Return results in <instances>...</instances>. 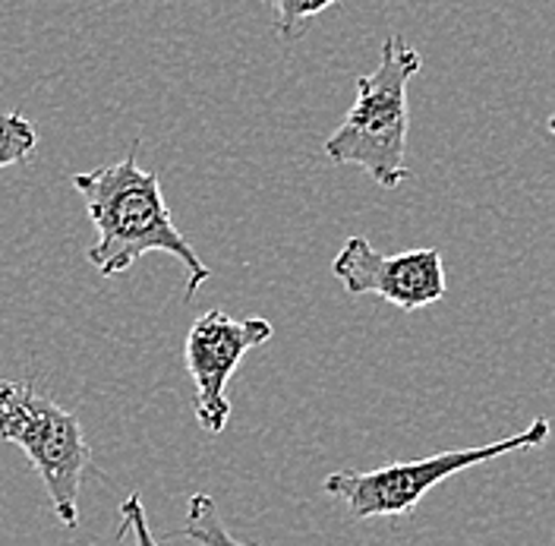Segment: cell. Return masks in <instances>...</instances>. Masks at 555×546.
Segmentation results:
<instances>
[{
    "instance_id": "6da1fadb",
    "label": "cell",
    "mask_w": 555,
    "mask_h": 546,
    "mask_svg": "<svg viewBox=\"0 0 555 546\" xmlns=\"http://www.w3.org/2000/svg\"><path fill=\"white\" fill-rule=\"evenodd\" d=\"M73 187L82 196L92 225L99 228V240L89 246L86 259L104 278L127 272L145 253H171L186 272L183 301L199 294V288L211 278V269L173 225L171 208L162 193V177L139 165L137 142L117 165L73 174Z\"/></svg>"
},
{
    "instance_id": "7a4b0ae2",
    "label": "cell",
    "mask_w": 555,
    "mask_h": 546,
    "mask_svg": "<svg viewBox=\"0 0 555 546\" xmlns=\"http://www.w3.org/2000/svg\"><path fill=\"white\" fill-rule=\"evenodd\" d=\"M423 67V58L401 38L382 41L379 67L357 79V99L341 127L325 139V158L353 165L370 174L385 190H398L411 172L408 155V82Z\"/></svg>"
},
{
    "instance_id": "3957f363",
    "label": "cell",
    "mask_w": 555,
    "mask_h": 546,
    "mask_svg": "<svg viewBox=\"0 0 555 546\" xmlns=\"http://www.w3.org/2000/svg\"><path fill=\"white\" fill-rule=\"evenodd\" d=\"M553 433V423L546 417L530 420L512 436H502L495 443L467 445V448H449L436 452L429 458H414V461H395L382 465L376 471H335L328 474L322 490L345 503L350 521H370V518H408L429 490L446 483L454 474H464L477 465L495 461L512 452H530L546 445Z\"/></svg>"
},
{
    "instance_id": "277c9868",
    "label": "cell",
    "mask_w": 555,
    "mask_h": 546,
    "mask_svg": "<svg viewBox=\"0 0 555 546\" xmlns=\"http://www.w3.org/2000/svg\"><path fill=\"white\" fill-rule=\"evenodd\" d=\"M0 440L26 452L64 528L79 524V493L92 448L73 410L38 392L29 379L0 382Z\"/></svg>"
},
{
    "instance_id": "5b68a950",
    "label": "cell",
    "mask_w": 555,
    "mask_h": 546,
    "mask_svg": "<svg viewBox=\"0 0 555 546\" xmlns=\"http://www.w3.org/2000/svg\"><path fill=\"white\" fill-rule=\"evenodd\" d=\"M275 335L272 322L262 316L234 319L224 309L203 313L183 344L186 373L196 385V420L206 433H224L231 420V402H228V382L241 360L259 344Z\"/></svg>"
},
{
    "instance_id": "8992f818",
    "label": "cell",
    "mask_w": 555,
    "mask_h": 546,
    "mask_svg": "<svg viewBox=\"0 0 555 546\" xmlns=\"http://www.w3.org/2000/svg\"><path fill=\"white\" fill-rule=\"evenodd\" d=\"M332 272L345 284L347 294H376L404 313L433 307L449 291L442 253L433 246L385 256L366 238H347L341 253L332 259Z\"/></svg>"
},
{
    "instance_id": "52a82bcc",
    "label": "cell",
    "mask_w": 555,
    "mask_h": 546,
    "mask_svg": "<svg viewBox=\"0 0 555 546\" xmlns=\"http://www.w3.org/2000/svg\"><path fill=\"white\" fill-rule=\"evenodd\" d=\"M177 537L196 541L199 546H256L246 544V541H237L224 528L221 512H218V506H215V499L208 493H193L190 496V503H186V521L177 531Z\"/></svg>"
},
{
    "instance_id": "ba28073f",
    "label": "cell",
    "mask_w": 555,
    "mask_h": 546,
    "mask_svg": "<svg viewBox=\"0 0 555 546\" xmlns=\"http://www.w3.org/2000/svg\"><path fill=\"white\" fill-rule=\"evenodd\" d=\"M38 134L23 114H0V168L29 165L35 158Z\"/></svg>"
},
{
    "instance_id": "9c48e42d",
    "label": "cell",
    "mask_w": 555,
    "mask_h": 546,
    "mask_svg": "<svg viewBox=\"0 0 555 546\" xmlns=\"http://www.w3.org/2000/svg\"><path fill=\"white\" fill-rule=\"evenodd\" d=\"M272 7L275 13V29L284 41H294L297 35L307 29L312 16L325 13L328 7H335L338 0H262Z\"/></svg>"
},
{
    "instance_id": "30bf717a",
    "label": "cell",
    "mask_w": 555,
    "mask_h": 546,
    "mask_svg": "<svg viewBox=\"0 0 555 546\" xmlns=\"http://www.w3.org/2000/svg\"><path fill=\"white\" fill-rule=\"evenodd\" d=\"M120 518H124V524L117 531V541H124L127 534H133V541H137L133 546H162L152 537V531H149V518H145V506H142V496L139 493H130L124 499Z\"/></svg>"
},
{
    "instance_id": "8fae6325",
    "label": "cell",
    "mask_w": 555,
    "mask_h": 546,
    "mask_svg": "<svg viewBox=\"0 0 555 546\" xmlns=\"http://www.w3.org/2000/svg\"><path fill=\"white\" fill-rule=\"evenodd\" d=\"M550 134L555 137V111H553V117H550Z\"/></svg>"
}]
</instances>
